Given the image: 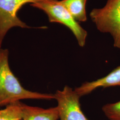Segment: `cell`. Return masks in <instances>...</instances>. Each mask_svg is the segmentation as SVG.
Returning <instances> with one entry per match:
<instances>
[{
	"instance_id": "cell-1",
	"label": "cell",
	"mask_w": 120,
	"mask_h": 120,
	"mask_svg": "<svg viewBox=\"0 0 120 120\" xmlns=\"http://www.w3.org/2000/svg\"><path fill=\"white\" fill-rule=\"evenodd\" d=\"M8 49L0 48V107L23 99H55L54 94L32 92L25 89L9 64Z\"/></svg>"
},
{
	"instance_id": "cell-2",
	"label": "cell",
	"mask_w": 120,
	"mask_h": 120,
	"mask_svg": "<svg viewBox=\"0 0 120 120\" xmlns=\"http://www.w3.org/2000/svg\"><path fill=\"white\" fill-rule=\"evenodd\" d=\"M30 5L43 11L50 22L60 23L68 28L75 37L79 45L81 47L85 45L87 31L75 20L60 0H43Z\"/></svg>"
},
{
	"instance_id": "cell-3",
	"label": "cell",
	"mask_w": 120,
	"mask_h": 120,
	"mask_svg": "<svg viewBox=\"0 0 120 120\" xmlns=\"http://www.w3.org/2000/svg\"><path fill=\"white\" fill-rule=\"evenodd\" d=\"M90 16L98 30L111 35L114 47L120 49V0H108L103 8L93 9Z\"/></svg>"
},
{
	"instance_id": "cell-4",
	"label": "cell",
	"mask_w": 120,
	"mask_h": 120,
	"mask_svg": "<svg viewBox=\"0 0 120 120\" xmlns=\"http://www.w3.org/2000/svg\"><path fill=\"white\" fill-rule=\"evenodd\" d=\"M43 0H0V47L9 30L14 27L29 29L32 27L22 22L17 16L20 9L26 4Z\"/></svg>"
},
{
	"instance_id": "cell-5",
	"label": "cell",
	"mask_w": 120,
	"mask_h": 120,
	"mask_svg": "<svg viewBox=\"0 0 120 120\" xmlns=\"http://www.w3.org/2000/svg\"><path fill=\"white\" fill-rule=\"evenodd\" d=\"M54 95L60 120H89L81 109V97L75 90L65 86L62 90H56Z\"/></svg>"
},
{
	"instance_id": "cell-6",
	"label": "cell",
	"mask_w": 120,
	"mask_h": 120,
	"mask_svg": "<svg viewBox=\"0 0 120 120\" xmlns=\"http://www.w3.org/2000/svg\"><path fill=\"white\" fill-rule=\"evenodd\" d=\"M116 86H120V65L104 77L93 82H85L74 90L81 97L100 87L106 88Z\"/></svg>"
},
{
	"instance_id": "cell-7",
	"label": "cell",
	"mask_w": 120,
	"mask_h": 120,
	"mask_svg": "<svg viewBox=\"0 0 120 120\" xmlns=\"http://www.w3.org/2000/svg\"><path fill=\"white\" fill-rule=\"evenodd\" d=\"M22 120H58L59 119L57 107L43 109L28 105L20 102Z\"/></svg>"
},
{
	"instance_id": "cell-8",
	"label": "cell",
	"mask_w": 120,
	"mask_h": 120,
	"mask_svg": "<svg viewBox=\"0 0 120 120\" xmlns=\"http://www.w3.org/2000/svg\"><path fill=\"white\" fill-rule=\"evenodd\" d=\"M87 0H61V3L77 22L87 20L86 4Z\"/></svg>"
},
{
	"instance_id": "cell-9",
	"label": "cell",
	"mask_w": 120,
	"mask_h": 120,
	"mask_svg": "<svg viewBox=\"0 0 120 120\" xmlns=\"http://www.w3.org/2000/svg\"><path fill=\"white\" fill-rule=\"evenodd\" d=\"M21 101L9 104L0 109V120H22Z\"/></svg>"
},
{
	"instance_id": "cell-10",
	"label": "cell",
	"mask_w": 120,
	"mask_h": 120,
	"mask_svg": "<svg viewBox=\"0 0 120 120\" xmlns=\"http://www.w3.org/2000/svg\"><path fill=\"white\" fill-rule=\"evenodd\" d=\"M105 115L110 120H120V101L104 105L102 108Z\"/></svg>"
},
{
	"instance_id": "cell-11",
	"label": "cell",
	"mask_w": 120,
	"mask_h": 120,
	"mask_svg": "<svg viewBox=\"0 0 120 120\" xmlns=\"http://www.w3.org/2000/svg\"><path fill=\"white\" fill-rule=\"evenodd\" d=\"M0 48H1V47H0Z\"/></svg>"
}]
</instances>
